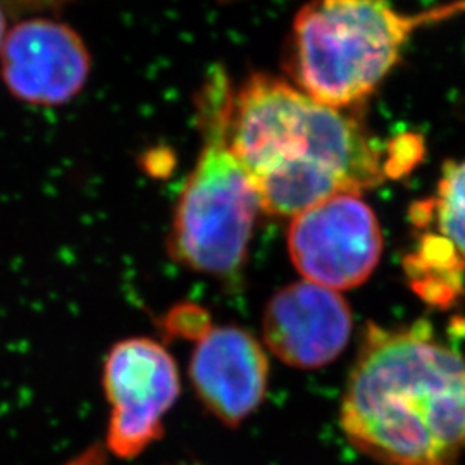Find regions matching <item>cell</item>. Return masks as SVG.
<instances>
[{
  "label": "cell",
  "instance_id": "cell-11",
  "mask_svg": "<svg viewBox=\"0 0 465 465\" xmlns=\"http://www.w3.org/2000/svg\"><path fill=\"white\" fill-rule=\"evenodd\" d=\"M417 228H432L459 255L465 267V161L443 166L436 197L412 207Z\"/></svg>",
  "mask_w": 465,
  "mask_h": 465
},
{
  "label": "cell",
  "instance_id": "cell-13",
  "mask_svg": "<svg viewBox=\"0 0 465 465\" xmlns=\"http://www.w3.org/2000/svg\"><path fill=\"white\" fill-rule=\"evenodd\" d=\"M74 0H0L9 15H40L57 11Z\"/></svg>",
  "mask_w": 465,
  "mask_h": 465
},
{
  "label": "cell",
  "instance_id": "cell-6",
  "mask_svg": "<svg viewBox=\"0 0 465 465\" xmlns=\"http://www.w3.org/2000/svg\"><path fill=\"white\" fill-rule=\"evenodd\" d=\"M104 391L111 407L107 449L134 459L164 432V417L180 397L174 359L150 338H128L109 350Z\"/></svg>",
  "mask_w": 465,
  "mask_h": 465
},
{
  "label": "cell",
  "instance_id": "cell-5",
  "mask_svg": "<svg viewBox=\"0 0 465 465\" xmlns=\"http://www.w3.org/2000/svg\"><path fill=\"white\" fill-rule=\"evenodd\" d=\"M292 262L305 282L349 290L366 282L381 259V226L359 193H340L302 211L288 232Z\"/></svg>",
  "mask_w": 465,
  "mask_h": 465
},
{
  "label": "cell",
  "instance_id": "cell-1",
  "mask_svg": "<svg viewBox=\"0 0 465 465\" xmlns=\"http://www.w3.org/2000/svg\"><path fill=\"white\" fill-rule=\"evenodd\" d=\"M228 142L271 216H297L334 195L399 178L391 142L382 147L355 114L269 74L232 86Z\"/></svg>",
  "mask_w": 465,
  "mask_h": 465
},
{
  "label": "cell",
  "instance_id": "cell-8",
  "mask_svg": "<svg viewBox=\"0 0 465 465\" xmlns=\"http://www.w3.org/2000/svg\"><path fill=\"white\" fill-rule=\"evenodd\" d=\"M262 332L267 349L284 364L316 369L332 362L347 347L351 312L334 290L293 282L269 300Z\"/></svg>",
  "mask_w": 465,
  "mask_h": 465
},
{
  "label": "cell",
  "instance_id": "cell-7",
  "mask_svg": "<svg viewBox=\"0 0 465 465\" xmlns=\"http://www.w3.org/2000/svg\"><path fill=\"white\" fill-rule=\"evenodd\" d=\"M0 73L15 99L55 107L82 94L92 73V55L74 28L35 15L7 30Z\"/></svg>",
  "mask_w": 465,
  "mask_h": 465
},
{
  "label": "cell",
  "instance_id": "cell-2",
  "mask_svg": "<svg viewBox=\"0 0 465 465\" xmlns=\"http://www.w3.org/2000/svg\"><path fill=\"white\" fill-rule=\"evenodd\" d=\"M350 443L382 465H453L465 450V359L430 324L367 326L341 403Z\"/></svg>",
  "mask_w": 465,
  "mask_h": 465
},
{
  "label": "cell",
  "instance_id": "cell-12",
  "mask_svg": "<svg viewBox=\"0 0 465 465\" xmlns=\"http://www.w3.org/2000/svg\"><path fill=\"white\" fill-rule=\"evenodd\" d=\"M166 328L173 334L199 340L200 336L211 328V324L205 311L197 309L195 305H182L169 312Z\"/></svg>",
  "mask_w": 465,
  "mask_h": 465
},
{
  "label": "cell",
  "instance_id": "cell-9",
  "mask_svg": "<svg viewBox=\"0 0 465 465\" xmlns=\"http://www.w3.org/2000/svg\"><path fill=\"white\" fill-rule=\"evenodd\" d=\"M190 378L207 411L223 424L236 428L259 409L266 395V351L242 328L211 326L197 340Z\"/></svg>",
  "mask_w": 465,
  "mask_h": 465
},
{
  "label": "cell",
  "instance_id": "cell-4",
  "mask_svg": "<svg viewBox=\"0 0 465 465\" xmlns=\"http://www.w3.org/2000/svg\"><path fill=\"white\" fill-rule=\"evenodd\" d=\"M232 84L221 71L211 74L197 97L202 150L178 197L169 255L182 266L216 278H234L245 264L259 193L228 142Z\"/></svg>",
  "mask_w": 465,
  "mask_h": 465
},
{
  "label": "cell",
  "instance_id": "cell-14",
  "mask_svg": "<svg viewBox=\"0 0 465 465\" xmlns=\"http://www.w3.org/2000/svg\"><path fill=\"white\" fill-rule=\"evenodd\" d=\"M7 15H9L7 9L0 4V50H2L5 35H7V30H9V26H7Z\"/></svg>",
  "mask_w": 465,
  "mask_h": 465
},
{
  "label": "cell",
  "instance_id": "cell-10",
  "mask_svg": "<svg viewBox=\"0 0 465 465\" xmlns=\"http://www.w3.org/2000/svg\"><path fill=\"white\" fill-rule=\"evenodd\" d=\"M405 272L417 295L438 307H450L464 292V264L438 232L422 234L405 259Z\"/></svg>",
  "mask_w": 465,
  "mask_h": 465
},
{
  "label": "cell",
  "instance_id": "cell-3",
  "mask_svg": "<svg viewBox=\"0 0 465 465\" xmlns=\"http://www.w3.org/2000/svg\"><path fill=\"white\" fill-rule=\"evenodd\" d=\"M462 13L465 0L422 13L391 0H307L292 25L288 73L309 97L349 109L382 84L416 32Z\"/></svg>",
  "mask_w": 465,
  "mask_h": 465
}]
</instances>
